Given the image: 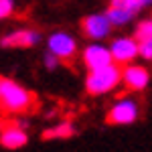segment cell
Masks as SVG:
<instances>
[{
  "mask_svg": "<svg viewBox=\"0 0 152 152\" xmlns=\"http://www.w3.org/2000/svg\"><path fill=\"white\" fill-rule=\"evenodd\" d=\"M39 110V99L33 91L0 77V114H33Z\"/></svg>",
  "mask_w": 152,
  "mask_h": 152,
  "instance_id": "cell-1",
  "label": "cell"
},
{
  "mask_svg": "<svg viewBox=\"0 0 152 152\" xmlns=\"http://www.w3.org/2000/svg\"><path fill=\"white\" fill-rule=\"evenodd\" d=\"M122 77V71H120V65H105V67H99V69H91L89 75H87V94L97 95V94H105L110 91L112 87H116L118 81Z\"/></svg>",
  "mask_w": 152,
  "mask_h": 152,
  "instance_id": "cell-2",
  "label": "cell"
},
{
  "mask_svg": "<svg viewBox=\"0 0 152 152\" xmlns=\"http://www.w3.org/2000/svg\"><path fill=\"white\" fill-rule=\"evenodd\" d=\"M49 49L59 57L61 63H65L67 67L73 65V61H75V41L71 37L63 35V33L53 35L49 39Z\"/></svg>",
  "mask_w": 152,
  "mask_h": 152,
  "instance_id": "cell-3",
  "label": "cell"
},
{
  "mask_svg": "<svg viewBox=\"0 0 152 152\" xmlns=\"http://www.w3.org/2000/svg\"><path fill=\"white\" fill-rule=\"evenodd\" d=\"M138 116V110H136V104L132 102H120L118 105H114L107 116H105V124L110 126H120V124H130L134 122Z\"/></svg>",
  "mask_w": 152,
  "mask_h": 152,
  "instance_id": "cell-4",
  "label": "cell"
},
{
  "mask_svg": "<svg viewBox=\"0 0 152 152\" xmlns=\"http://www.w3.org/2000/svg\"><path fill=\"white\" fill-rule=\"evenodd\" d=\"M138 53H140V47L132 39H120V41H116L112 45V57H114V61H116L120 67L130 63Z\"/></svg>",
  "mask_w": 152,
  "mask_h": 152,
  "instance_id": "cell-5",
  "label": "cell"
},
{
  "mask_svg": "<svg viewBox=\"0 0 152 152\" xmlns=\"http://www.w3.org/2000/svg\"><path fill=\"white\" fill-rule=\"evenodd\" d=\"M112 20L107 16H85L81 20V33L91 39H102L110 33Z\"/></svg>",
  "mask_w": 152,
  "mask_h": 152,
  "instance_id": "cell-6",
  "label": "cell"
},
{
  "mask_svg": "<svg viewBox=\"0 0 152 152\" xmlns=\"http://www.w3.org/2000/svg\"><path fill=\"white\" fill-rule=\"evenodd\" d=\"M122 79H124V85H126V91H140L146 87L148 83V71L144 67H126L122 71Z\"/></svg>",
  "mask_w": 152,
  "mask_h": 152,
  "instance_id": "cell-7",
  "label": "cell"
},
{
  "mask_svg": "<svg viewBox=\"0 0 152 152\" xmlns=\"http://www.w3.org/2000/svg\"><path fill=\"white\" fill-rule=\"evenodd\" d=\"M112 51H107L104 47H87L85 49V55H83V61L87 65V69H99V67H105L112 63Z\"/></svg>",
  "mask_w": 152,
  "mask_h": 152,
  "instance_id": "cell-8",
  "label": "cell"
},
{
  "mask_svg": "<svg viewBox=\"0 0 152 152\" xmlns=\"http://www.w3.org/2000/svg\"><path fill=\"white\" fill-rule=\"evenodd\" d=\"M37 39H39V35L33 33V31H18L14 35L4 37L0 41V45L2 47H31V45L37 43Z\"/></svg>",
  "mask_w": 152,
  "mask_h": 152,
  "instance_id": "cell-9",
  "label": "cell"
},
{
  "mask_svg": "<svg viewBox=\"0 0 152 152\" xmlns=\"http://www.w3.org/2000/svg\"><path fill=\"white\" fill-rule=\"evenodd\" d=\"M0 144L4 148H10V150H16L26 144V134H24L20 128H12V130H4L0 134Z\"/></svg>",
  "mask_w": 152,
  "mask_h": 152,
  "instance_id": "cell-10",
  "label": "cell"
},
{
  "mask_svg": "<svg viewBox=\"0 0 152 152\" xmlns=\"http://www.w3.org/2000/svg\"><path fill=\"white\" fill-rule=\"evenodd\" d=\"M69 136H73V126L71 124H61V126H57V128H51L47 130V132H43V140H55V138H69Z\"/></svg>",
  "mask_w": 152,
  "mask_h": 152,
  "instance_id": "cell-11",
  "label": "cell"
},
{
  "mask_svg": "<svg viewBox=\"0 0 152 152\" xmlns=\"http://www.w3.org/2000/svg\"><path fill=\"white\" fill-rule=\"evenodd\" d=\"M114 24H124L126 20L132 18V12L130 10H124V8H116V6H110L107 8V14H105Z\"/></svg>",
  "mask_w": 152,
  "mask_h": 152,
  "instance_id": "cell-12",
  "label": "cell"
},
{
  "mask_svg": "<svg viewBox=\"0 0 152 152\" xmlns=\"http://www.w3.org/2000/svg\"><path fill=\"white\" fill-rule=\"evenodd\" d=\"M152 39V20H146V23H140L138 28H136V41L142 43V41H148Z\"/></svg>",
  "mask_w": 152,
  "mask_h": 152,
  "instance_id": "cell-13",
  "label": "cell"
},
{
  "mask_svg": "<svg viewBox=\"0 0 152 152\" xmlns=\"http://www.w3.org/2000/svg\"><path fill=\"white\" fill-rule=\"evenodd\" d=\"M112 6L116 8H124V10H130L132 14L142 6V0H112Z\"/></svg>",
  "mask_w": 152,
  "mask_h": 152,
  "instance_id": "cell-14",
  "label": "cell"
},
{
  "mask_svg": "<svg viewBox=\"0 0 152 152\" xmlns=\"http://www.w3.org/2000/svg\"><path fill=\"white\" fill-rule=\"evenodd\" d=\"M140 55L144 59H152V39L142 41V43H140Z\"/></svg>",
  "mask_w": 152,
  "mask_h": 152,
  "instance_id": "cell-15",
  "label": "cell"
},
{
  "mask_svg": "<svg viewBox=\"0 0 152 152\" xmlns=\"http://www.w3.org/2000/svg\"><path fill=\"white\" fill-rule=\"evenodd\" d=\"M12 128H18V122H16L14 118H4V120H0V132L12 130Z\"/></svg>",
  "mask_w": 152,
  "mask_h": 152,
  "instance_id": "cell-16",
  "label": "cell"
},
{
  "mask_svg": "<svg viewBox=\"0 0 152 152\" xmlns=\"http://www.w3.org/2000/svg\"><path fill=\"white\" fill-rule=\"evenodd\" d=\"M12 14V2L10 0H0V18Z\"/></svg>",
  "mask_w": 152,
  "mask_h": 152,
  "instance_id": "cell-17",
  "label": "cell"
},
{
  "mask_svg": "<svg viewBox=\"0 0 152 152\" xmlns=\"http://www.w3.org/2000/svg\"><path fill=\"white\" fill-rule=\"evenodd\" d=\"M146 2H152V0H142V4H146Z\"/></svg>",
  "mask_w": 152,
  "mask_h": 152,
  "instance_id": "cell-18",
  "label": "cell"
}]
</instances>
